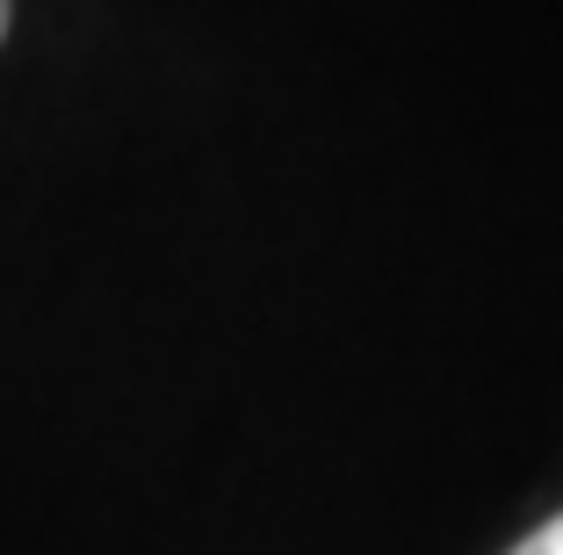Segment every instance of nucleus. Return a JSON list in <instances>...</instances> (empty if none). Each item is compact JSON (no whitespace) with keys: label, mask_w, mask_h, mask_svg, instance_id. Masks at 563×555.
Wrapping results in <instances>:
<instances>
[{"label":"nucleus","mask_w":563,"mask_h":555,"mask_svg":"<svg viewBox=\"0 0 563 555\" xmlns=\"http://www.w3.org/2000/svg\"><path fill=\"white\" fill-rule=\"evenodd\" d=\"M8 22H15V0H0V44H8Z\"/></svg>","instance_id":"nucleus-2"},{"label":"nucleus","mask_w":563,"mask_h":555,"mask_svg":"<svg viewBox=\"0 0 563 555\" xmlns=\"http://www.w3.org/2000/svg\"><path fill=\"white\" fill-rule=\"evenodd\" d=\"M514 555H563V512H556V520H549V526H534V534L520 541Z\"/></svg>","instance_id":"nucleus-1"}]
</instances>
